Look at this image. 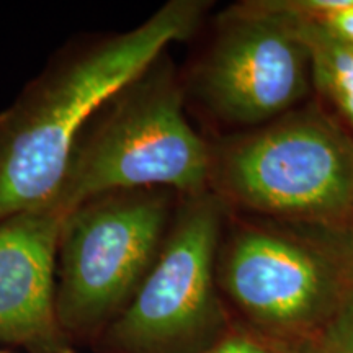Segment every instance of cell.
Returning a JSON list of instances; mask_svg holds the SVG:
<instances>
[{"instance_id": "1", "label": "cell", "mask_w": 353, "mask_h": 353, "mask_svg": "<svg viewBox=\"0 0 353 353\" xmlns=\"http://www.w3.org/2000/svg\"><path fill=\"white\" fill-rule=\"evenodd\" d=\"M206 7L170 0L130 32L68 48L0 112V219L54 200L88 123L170 43L195 33Z\"/></svg>"}, {"instance_id": "2", "label": "cell", "mask_w": 353, "mask_h": 353, "mask_svg": "<svg viewBox=\"0 0 353 353\" xmlns=\"http://www.w3.org/2000/svg\"><path fill=\"white\" fill-rule=\"evenodd\" d=\"M161 57L118 92L77 141L54 200L70 211L94 196L130 190H210L211 151L183 112L182 88Z\"/></svg>"}, {"instance_id": "3", "label": "cell", "mask_w": 353, "mask_h": 353, "mask_svg": "<svg viewBox=\"0 0 353 353\" xmlns=\"http://www.w3.org/2000/svg\"><path fill=\"white\" fill-rule=\"evenodd\" d=\"M172 219L165 190L105 193L65 214L56 267L65 335L101 334L117 319L156 262Z\"/></svg>"}, {"instance_id": "4", "label": "cell", "mask_w": 353, "mask_h": 353, "mask_svg": "<svg viewBox=\"0 0 353 353\" xmlns=\"http://www.w3.org/2000/svg\"><path fill=\"white\" fill-rule=\"evenodd\" d=\"M211 156V180L245 208L322 223L353 216V141L322 113H293Z\"/></svg>"}, {"instance_id": "5", "label": "cell", "mask_w": 353, "mask_h": 353, "mask_svg": "<svg viewBox=\"0 0 353 353\" xmlns=\"http://www.w3.org/2000/svg\"><path fill=\"white\" fill-rule=\"evenodd\" d=\"M223 198L185 196L156 262L128 306L103 330L113 353H180L216 324Z\"/></svg>"}, {"instance_id": "6", "label": "cell", "mask_w": 353, "mask_h": 353, "mask_svg": "<svg viewBox=\"0 0 353 353\" xmlns=\"http://www.w3.org/2000/svg\"><path fill=\"white\" fill-rule=\"evenodd\" d=\"M219 255L229 298L276 334L319 332L353 288V242L337 250L285 231L244 228Z\"/></svg>"}, {"instance_id": "7", "label": "cell", "mask_w": 353, "mask_h": 353, "mask_svg": "<svg viewBox=\"0 0 353 353\" xmlns=\"http://www.w3.org/2000/svg\"><path fill=\"white\" fill-rule=\"evenodd\" d=\"M311 82V54L296 17L280 2H257L221 20L193 85L219 120L255 125L298 103Z\"/></svg>"}, {"instance_id": "8", "label": "cell", "mask_w": 353, "mask_h": 353, "mask_svg": "<svg viewBox=\"0 0 353 353\" xmlns=\"http://www.w3.org/2000/svg\"><path fill=\"white\" fill-rule=\"evenodd\" d=\"M68 213L51 200L0 219V343L32 353H69L57 321L54 280Z\"/></svg>"}, {"instance_id": "9", "label": "cell", "mask_w": 353, "mask_h": 353, "mask_svg": "<svg viewBox=\"0 0 353 353\" xmlns=\"http://www.w3.org/2000/svg\"><path fill=\"white\" fill-rule=\"evenodd\" d=\"M293 15L311 54L312 82L353 128V46L335 37L321 21Z\"/></svg>"}, {"instance_id": "10", "label": "cell", "mask_w": 353, "mask_h": 353, "mask_svg": "<svg viewBox=\"0 0 353 353\" xmlns=\"http://www.w3.org/2000/svg\"><path fill=\"white\" fill-rule=\"evenodd\" d=\"M317 334L316 353H353V288Z\"/></svg>"}, {"instance_id": "11", "label": "cell", "mask_w": 353, "mask_h": 353, "mask_svg": "<svg viewBox=\"0 0 353 353\" xmlns=\"http://www.w3.org/2000/svg\"><path fill=\"white\" fill-rule=\"evenodd\" d=\"M205 353H278L260 341L247 335H232L224 339Z\"/></svg>"}, {"instance_id": "12", "label": "cell", "mask_w": 353, "mask_h": 353, "mask_svg": "<svg viewBox=\"0 0 353 353\" xmlns=\"http://www.w3.org/2000/svg\"><path fill=\"white\" fill-rule=\"evenodd\" d=\"M321 21L329 32H332L335 37L341 38L353 46V0L348 2L347 7L341 8V10L330 13V15L324 17V19L317 20Z\"/></svg>"}, {"instance_id": "13", "label": "cell", "mask_w": 353, "mask_h": 353, "mask_svg": "<svg viewBox=\"0 0 353 353\" xmlns=\"http://www.w3.org/2000/svg\"><path fill=\"white\" fill-rule=\"evenodd\" d=\"M0 353H3V352H0Z\"/></svg>"}]
</instances>
